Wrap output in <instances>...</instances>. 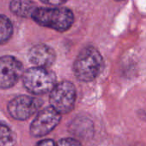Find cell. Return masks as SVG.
<instances>
[{
  "label": "cell",
  "mask_w": 146,
  "mask_h": 146,
  "mask_svg": "<svg viewBox=\"0 0 146 146\" xmlns=\"http://www.w3.org/2000/svg\"><path fill=\"white\" fill-rule=\"evenodd\" d=\"M24 86L27 91L35 95L50 92L56 86V74L45 68L33 67L22 75Z\"/></svg>",
  "instance_id": "cell-3"
},
{
  "label": "cell",
  "mask_w": 146,
  "mask_h": 146,
  "mask_svg": "<svg viewBox=\"0 0 146 146\" xmlns=\"http://www.w3.org/2000/svg\"><path fill=\"white\" fill-rule=\"evenodd\" d=\"M40 1L43 2L45 4L58 6V5H62L63 3H65L68 0H40Z\"/></svg>",
  "instance_id": "cell-13"
},
{
  "label": "cell",
  "mask_w": 146,
  "mask_h": 146,
  "mask_svg": "<svg viewBox=\"0 0 146 146\" xmlns=\"http://www.w3.org/2000/svg\"><path fill=\"white\" fill-rule=\"evenodd\" d=\"M61 114L55 109L46 107L40 110L30 126V133L33 137H43L51 132L60 122Z\"/></svg>",
  "instance_id": "cell-6"
},
{
  "label": "cell",
  "mask_w": 146,
  "mask_h": 146,
  "mask_svg": "<svg viewBox=\"0 0 146 146\" xmlns=\"http://www.w3.org/2000/svg\"><path fill=\"white\" fill-rule=\"evenodd\" d=\"M56 146H82L81 144L74 139H70V138H67V139H61Z\"/></svg>",
  "instance_id": "cell-12"
},
{
  "label": "cell",
  "mask_w": 146,
  "mask_h": 146,
  "mask_svg": "<svg viewBox=\"0 0 146 146\" xmlns=\"http://www.w3.org/2000/svg\"><path fill=\"white\" fill-rule=\"evenodd\" d=\"M76 90L70 81H62L55 86L50 93V106L60 114L70 112L75 104Z\"/></svg>",
  "instance_id": "cell-4"
},
{
  "label": "cell",
  "mask_w": 146,
  "mask_h": 146,
  "mask_svg": "<svg viewBox=\"0 0 146 146\" xmlns=\"http://www.w3.org/2000/svg\"><path fill=\"white\" fill-rule=\"evenodd\" d=\"M42 103L38 98L27 95H20L9 103L8 111L12 118L24 121L33 115L39 110Z\"/></svg>",
  "instance_id": "cell-5"
},
{
  "label": "cell",
  "mask_w": 146,
  "mask_h": 146,
  "mask_svg": "<svg viewBox=\"0 0 146 146\" xmlns=\"http://www.w3.org/2000/svg\"><path fill=\"white\" fill-rule=\"evenodd\" d=\"M37 8L33 0H12L9 4V9L13 14L24 18L32 17Z\"/></svg>",
  "instance_id": "cell-9"
},
{
  "label": "cell",
  "mask_w": 146,
  "mask_h": 146,
  "mask_svg": "<svg viewBox=\"0 0 146 146\" xmlns=\"http://www.w3.org/2000/svg\"><path fill=\"white\" fill-rule=\"evenodd\" d=\"M23 75V66L15 57L4 56L0 59V86L8 89L15 86Z\"/></svg>",
  "instance_id": "cell-7"
},
{
  "label": "cell",
  "mask_w": 146,
  "mask_h": 146,
  "mask_svg": "<svg viewBox=\"0 0 146 146\" xmlns=\"http://www.w3.org/2000/svg\"><path fill=\"white\" fill-rule=\"evenodd\" d=\"M35 146H56L55 145V142L51 139H44L40 142H38Z\"/></svg>",
  "instance_id": "cell-14"
},
{
  "label": "cell",
  "mask_w": 146,
  "mask_h": 146,
  "mask_svg": "<svg viewBox=\"0 0 146 146\" xmlns=\"http://www.w3.org/2000/svg\"><path fill=\"white\" fill-rule=\"evenodd\" d=\"M32 18L38 25L61 33L68 30L74 20L73 12L64 7L37 8Z\"/></svg>",
  "instance_id": "cell-2"
},
{
  "label": "cell",
  "mask_w": 146,
  "mask_h": 146,
  "mask_svg": "<svg viewBox=\"0 0 146 146\" xmlns=\"http://www.w3.org/2000/svg\"><path fill=\"white\" fill-rule=\"evenodd\" d=\"M115 1H121V0H115Z\"/></svg>",
  "instance_id": "cell-15"
},
{
  "label": "cell",
  "mask_w": 146,
  "mask_h": 146,
  "mask_svg": "<svg viewBox=\"0 0 146 146\" xmlns=\"http://www.w3.org/2000/svg\"><path fill=\"white\" fill-rule=\"evenodd\" d=\"M13 25L9 19L4 15L0 16V42L2 44H5L12 36Z\"/></svg>",
  "instance_id": "cell-10"
},
{
  "label": "cell",
  "mask_w": 146,
  "mask_h": 146,
  "mask_svg": "<svg viewBox=\"0 0 146 146\" xmlns=\"http://www.w3.org/2000/svg\"><path fill=\"white\" fill-rule=\"evenodd\" d=\"M104 59L93 46H86L80 50L74 63V73L80 81L90 82L101 73Z\"/></svg>",
  "instance_id": "cell-1"
},
{
  "label": "cell",
  "mask_w": 146,
  "mask_h": 146,
  "mask_svg": "<svg viewBox=\"0 0 146 146\" xmlns=\"http://www.w3.org/2000/svg\"><path fill=\"white\" fill-rule=\"evenodd\" d=\"M15 137L10 128L4 125H1L0 129V146H15Z\"/></svg>",
  "instance_id": "cell-11"
},
{
  "label": "cell",
  "mask_w": 146,
  "mask_h": 146,
  "mask_svg": "<svg viewBox=\"0 0 146 146\" xmlns=\"http://www.w3.org/2000/svg\"><path fill=\"white\" fill-rule=\"evenodd\" d=\"M28 59L35 67L48 68L56 60L54 50L44 44H38L33 46L28 51Z\"/></svg>",
  "instance_id": "cell-8"
}]
</instances>
